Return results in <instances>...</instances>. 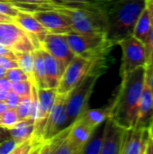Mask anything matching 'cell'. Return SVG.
Here are the masks:
<instances>
[{"label": "cell", "instance_id": "cell-1", "mask_svg": "<svg viewBox=\"0 0 153 154\" xmlns=\"http://www.w3.org/2000/svg\"><path fill=\"white\" fill-rule=\"evenodd\" d=\"M106 21V37L114 46L133 34L146 0H93Z\"/></svg>", "mask_w": 153, "mask_h": 154}, {"label": "cell", "instance_id": "cell-2", "mask_svg": "<svg viewBox=\"0 0 153 154\" xmlns=\"http://www.w3.org/2000/svg\"><path fill=\"white\" fill-rule=\"evenodd\" d=\"M146 67H139L122 79L117 94L110 104L109 117L124 129L134 127L143 90Z\"/></svg>", "mask_w": 153, "mask_h": 154}, {"label": "cell", "instance_id": "cell-3", "mask_svg": "<svg viewBox=\"0 0 153 154\" xmlns=\"http://www.w3.org/2000/svg\"><path fill=\"white\" fill-rule=\"evenodd\" d=\"M49 6L60 12L69 19L72 32L78 33L106 34V21L104 15L93 0L68 5L50 4Z\"/></svg>", "mask_w": 153, "mask_h": 154}, {"label": "cell", "instance_id": "cell-4", "mask_svg": "<svg viewBox=\"0 0 153 154\" xmlns=\"http://www.w3.org/2000/svg\"><path fill=\"white\" fill-rule=\"evenodd\" d=\"M107 68L98 67L91 70L66 97V114L70 125L88 108L89 99L97 79Z\"/></svg>", "mask_w": 153, "mask_h": 154}, {"label": "cell", "instance_id": "cell-5", "mask_svg": "<svg viewBox=\"0 0 153 154\" xmlns=\"http://www.w3.org/2000/svg\"><path fill=\"white\" fill-rule=\"evenodd\" d=\"M66 38L75 55L89 60L108 56L114 47L106 40L105 33H78L70 32L66 34Z\"/></svg>", "mask_w": 153, "mask_h": 154}, {"label": "cell", "instance_id": "cell-6", "mask_svg": "<svg viewBox=\"0 0 153 154\" xmlns=\"http://www.w3.org/2000/svg\"><path fill=\"white\" fill-rule=\"evenodd\" d=\"M98 67L107 68V56L89 60L75 55L61 75L57 94H69L91 70Z\"/></svg>", "mask_w": 153, "mask_h": 154}, {"label": "cell", "instance_id": "cell-7", "mask_svg": "<svg viewBox=\"0 0 153 154\" xmlns=\"http://www.w3.org/2000/svg\"><path fill=\"white\" fill-rule=\"evenodd\" d=\"M117 45L121 46L123 51L119 71L121 79L139 67H146L147 55L143 42L136 39L133 35H130L119 42Z\"/></svg>", "mask_w": 153, "mask_h": 154}, {"label": "cell", "instance_id": "cell-8", "mask_svg": "<svg viewBox=\"0 0 153 154\" xmlns=\"http://www.w3.org/2000/svg\"><path fill=\"white\" fill-rule=\"evenodd\" d=\"M0 44L14 52H32L39 48L33 39L14 22L0 23Z\"/></svg>", "mask_w": 153, "mask_h": 154}, {"label": "cell", "instance_id": "cell-9", "mask_svg": "<svg viewBox=\"0 0 153 154\" xmlns=\"http://www.w3.org/2000/svg\"><path fill=\"white\" fill-rule=\"evenodd\" d=\"M41 48L55 58L60 64L62 73L75 57V53L71 51L68 43L66 34L49 32L41 42Z\"/></svg>", "mask_w": 153, "mask_h": 154}, {"label": "cell", "instance_id": "cell-10", "mask_svg": "<svg viewBox=\"0 0 153 154\" xmlns=\"http://www.w3.org/2000/svg\"><path fill=\"white\" fill-rule=\"evenodd\" d=\"M66 97L67 95L64 94H57L43 129V142L50 139L55 134H59L60 131L69 126L66 114Z\"/></svg>", "mask_w": 153, "mask_h": 154}, {"label": "cell", "instance_id": "cell-11", "mask_svg": "<svg viewBox=\"0 0 153 154\" xmlns=\"http://www.w3.org/2000/svg\"><path fill=\"white\" fill-rule=\"evenodd\" d=\"M30 13L50 33L67 34L72 32L69 19L63 14L50 6L46 9H40Z\"/></svg>", "mask_w": 153, "mask_h": 154}, {"label": "cell", "instance_id": "cell-12", "mask_svg": "<svg viewBox=\"0 0 153 154\" xmlns=\"http://www.w3.org/2000/svg\"><path fill=\"white\" fill-rule=\"evenodd\" d=\"M148 127H132L124 129L119 154H145L149 138Z\"/></svg>", "mask_w": 153, "mask_h": 154}, {"label": "cell", "instance_id": "cell-13", "mask_svg": "<svg viewBox=\"0 0 153 154\" xmlns=\"http://www.w3.org/2000/svg\"><path fill=\"white\" fill-rule=\"evenodd\" d=\"M14 22L28 33L41 48V42L44 40L49 32L41 25V23L32 14V13L19 9L17 14L14 17Z\"/></svg>", "mask_w": 153, "mask_h": 154}, {"label": "cell", "instance_id": "cell-14", "mask_svg": "<svg viewBox=\"0 0 153 154\" xmlns=\"http://www.w3.org/2000/svg\"><path fill=\"white\" fill-rule=\"evenodd\" d=\"M70 125L55 134L50 139L43 142L39 149L41 154H78L75 147L69 140Z\"/></svg>", "mask_w": 153, "mask_h": 154}, {"label": "cell", "instance_id": "cell-15", "mask_svg": "<svg viewBox=\"0 0 153 154\" xmlns=\"http://www.w3.org/2000/svg\"><path fill=\"white\" fill-rule=\"evenodd\" d=\"M124 128L108 117L104 124L103 144L100 154H119Z\"/></svg>", "mask_w": 153, "mask_h": 154}, {"label": "cell", "instance_id": "cell-16", "mask_svg": "<svg viewBox=\"0 0 153 154\" xmlns=\"http://www.w3.org/2000/svg\"><path fill=\"white\" fill-rule=\"evenodd\" d=\"M94 128L88 125L81 117H78L71 125L69 137L77 153L81 154L84 146L94 132Z\"/></svg>", "mask_w": 153, "mask_h": 154}, {"label": "cell", "instance_id": "cell-17", "mask_svg": "<svg viewBox=\"0 0 153 154\" xmlns=\"http://www.w3.org/2000/svg\"><path fill=\"white\" fill-rule=\"evenodd\" d=\"M153 117V96L148 83L144 82L143 90L139 102L136 127L145 126L148 127Z\"/></svg>", "mask_w": 153, "mask_h": 154}, {"label": "cell", "instance_id": "cell-18", "mask_svg": "<svg viewBox=\"0 0 153 154\" xmlns=\"http://www.w3.org/2000/svg\"><path fill=\"white\" fill-rule=\"evenodd\" d=\"M42 55L44 60V69H45V76L48 88H55L57 89L60 79L62 75V71L60 69L59 62L47 51L42 50Z\"/></svg>", "mask_w": 153, "mask_h": 154}, {"label": "cell", "instance_id": "cell-19", "mask_svg": "<svg viewBox=\"0 0 153 154\" xmlns=\"http://www.w3.org/2000/svg\"><path fill=\"white\" fill-rule=\"evenodd\" d=\"M33 55V80L37 88H48L44 69V60L42 49L36 48L32 51Z\"/></svg>", "mask_w": 153, "mask_h": 154}, {"label": "cell", "instance_id": "cell-20", "mask_svg": "<svg viewBox=\"0 0 153 154\" xmlns=\"http://www.w3.org/2000/svg\"><path fill=\"white\" fill-rule=\"evenodd\" d=\"M110 107H111V105L109 104L100 108H96V109L87 108L78 117H81L88 125L96 129L97 126L105 123V121L109 117Z\"/></svg>", "mask_w": 153, "mask_h": 154}, {"label": "cell", "instance_id": "cell-21", "mask_svg": "<svg viewBox=\"0 0 153 154\" xmlns=\"http://www.w3.org/2000/svg\"><path fill=\"white\" fill-rule=\"evenodd\" d=\"M34 130V121L32 119L20 120L13 127L9 128L12 138L17 143H23L24 141L30 140Z\"/></svg>", "mask_w": 153, "mask_h": 154}, {"label": "cell", "instance_id": "cell-22", "mask_svg": "<svg viewBox=\"0 0 153 154\" xmlns=\"http://www.w3.org/2000/svg\"><path fill=\"white\" fill-rule=\"evenodd\" d=\"M151 28H152V24L150 19L148 10L146 9V6H145L144 10L139 16L134 25L132 35H133L136 39H138L142 42L145 43L151 31Z\"/></svg>", "mask_w": 153, "mask_h": 154}, {"label": "cell", "instance_id": "cell-23", "mask_svg": "<svg viewBox=\"0 0 153 154\" xmlns=\"http://www.w3.org/2000/svg\"><path fill=\"white\" fill-rule=\"evenodd\" d=\"M104 124L97 126L84 146L81 154H100L103 144Z\"/></svg>", "mask_w": 153, "mask_h": 154}, {"label": "cell", "instance_id": "cell-24", "mask_svg": "<svg viewBox=\"0 0 153 154\" xmlns=\"http://www.w3.org/2000/svg\"><path fill=\"white\" fill-rule=\"evenodd\" d=\"M15 60L18 68L23 70L30 78V81L34 84L33 80V55L32 52H14Z\"/></svg>", "mask_w": 153, "mask_h": 154}, {"label": "cell", "instance_id": "cell-25", "mask_svg": "<svg viewBox=\"0 0 153 154\" xmlns=\"http://www.w3.org/2000/svg\"><path fill=\"white\" fill-rule=\"evenodd\" d=\"M20 121L18 115L16 113L15 109L8 108L6 111H5L1 116H0V124L1 126L6 127V128H11L14 125H16Z\"/></svg>", "mask_w": 153, "mask_h": 154}, {"label": "cell", "instance_id": "cell-26", "mask_svg": "<svg viewBox=\"0 0 153 154\" xmlns=\"http://www.w3.org/2000/svg\"><path fill=\"white\" fill-rule=\"evenodd\" d=\"M14 5H15L18 9L23 5L27 6H34V11L40 9H46L49 6L50 0H8ZM33 12V11H32Z\"/></svg>", "mask_w": 153, "mask_h": 154}, {"label": "cell", "instance_id": "cell-27", "mask_svg": "<svg viewBox=\"0 0 153 154\" xmlns=\"http://www.w3.org/2000/svg\"><path fill=\"white\" fill-rule=\"evenodd\" d=\"M30 108H31V97H23L20 98V101L15 108L16 113L20 120L28 119L30 116Z\"/></svg>", "mask_w": 153, "mask_h": 154}, {"label": "cell", "instance_id": "cell-28", "mask_svg": "<svg viewBox=\"0 0 153 154\" xmlns=\"http://www.w3.org/2000/svg\"><path fill=\"white\" fill-rule=\"evenodd\" d=\"M32 82L30 80L20 81L11 84V90L16 93L19 97H28L31 94Z\"/></svg>", "mask_w": 153, "mask_h": 154}, {"label": "cell", "instance_id": "cell-29", "mask_svg": "<svg viewBox=\"0 0 153 154\" xmlns=\"http://www.w3.org/2000/svg\"><path fill=\"white\" fill-rule=\"evenodd\" d=\"M5 77L8 79V80L11 83H16L20 81H24V80H30L29 76L22 70L20 68H14L6 70Z\"/></svg>", "mask_w": 153, "mask_h": 154}, {"label": "cell", "instance_id": "cell-30", "mask_svg": "<svg viewBox=\"0 0 153 154\" xmlns=\"http://www.w3.org/2000/svg\"><path fill=\"white\" fill-rule=\"evenodd\" d=\"M145 49H146V55H147V61H146V68L153 65V27L149 34V37L146 41Z\"/></svg>", "mask_w": 153, "mask_h": 154}, {"label": "cell", "instance_id": "cell-31", "mask_svg": "<svg viewBox=\"0 0 153 154\" xmlns=\"http://www.w3.org/2000/svg\"><path fill=\"white\" fill-rule=\"evenodd\" d=\"M18 11H19V9L15 5H14L12 3L5 2V1H0V14H6V15L14 18L17 14Z\"/></svg>", "mask_w": 153, "mask_h": 154}, {"label": "cell", "instance_id": "cell-32", "mask_svg": "<svg viewBox=\"0 0 153 154\" xmlns=\"http://www.w3.org/2000/svg\"><path fill=\"white\" fill-rule=\"evenodd\" d=\"M32 151H33V145L30 139L18 143L15 149L13 151L12 154H29L32 153Z\"/></svg>", "mask_w": 153, "mask_h": 154}, {"label": "cell", "instance_id": "cell-33", "mask_svg": "<svg viewBox=\"0 0 153 154\" xmlns=\"http://www.w3.org/2000/svg\"><path fill=\"white\" fill-rule=\"evenodd\" d=\"M18 143L12 138L0 144V154H12Z\"/></svg>", "mask_w": 153, "mask_h": 154}, {"label": "cell", "instance_id": "cell-34", "mask_svg": "<svg viewBox=\"0 0 153 154\" xmlns=\"http://www.w3.org/2000/svg\"><path fill=\"white\" fill-rule=\"evenodd\" d=\"M21 97H19L16 93H14V91H12L11 89L8 91L6 99H5V104L7 105L8 108H12V109H15L19 101H20Z\"/></svg>", "mask_w": 153, "mask_h": 154}, {"label": "cell", "instance_id": "cell-35", "mask_svg": "<svg viewBox=\"0 0 153 154\" xmlns=\"http://www.w3.org/2000/svg\"><path fill=\"white\" fill-rule=\"evenodd\" d=\"M0 67L5 69H10L14 68H18L17 62L15 60L9 59L7 57L0 56Z\"/></svg>", "mask_w": 153, "mask_h": 154}, {"label": "cell", "instance_id": "cell-36", "mask_svg": "<svg viewBox=\"0 0 153 154\" xmlns=\"http://www.w3.org/2000/svg\"><path fill=\"white\" fill-rule=\"evenodd\" d=\"M90 0H50V4L56 5H76L79 3H85Z\"/></svg>", "mask_w": 153, "mask_h": 154}, {"label": "cell", "instance_id": "cell-37", "mask_svg": "<svg viewBox=\"0 0 153 154\" xmlns=\"http://www.w3.org/2000/svg\"><path fill=\"white\" fill-rule=\"evenodd\" d=\"M145 80L148 83L151 91L153 96V65L146 68V76H145Z\"/></svg>", "mask_w": 153, "mask_h": 154}, {"label": "cell", "instance_id": "cell-38", "mask_svg": "<svg viewBox=\"0 0 153 154\" xmlns=\"http://www.w3.org/2000/svg\"><path fill=\"white\" fill-rule=\"evenodd\" d=\"M0 56H4V57H7L12 60H15L14 51L4 45H1V44H0Z\"/></svg>", "mask_w": 153, "mask_h": 154}, {"label": "cell", "instance_id": "cell-39", "mask_svg": "<svg viewBox=\"0 0 153 154\" xmlns=\"http://www.w3.org/2000/svg\"><path fill=\"white\" fill-rule=\"evenodd\" d=\"M10 139H12V136H11L9 129L6 127L0 126V144Z\"/></svg>", "mask_w": 153, "mask_h": 154}, {"label": "cell", "instance_id": "cell-40", "mask_svg": "<svg viewBox=\"0 0 153 154\" xmlns=\"http://www.w3.org/2000/svg\"><path fill=\"white\" fill-rule=\"evenodd\" d=\"M11 84L12 83L8 80V79L5 76L0 79V88L1 89L9 91L11 89Z\"/></svg>", "mask_w": 153, "mask_h": 154}, {"label": "cell", "instance_id": "cell-41", "mask_svg": "<svg viewBox=\"0 0 153 154\" xmlns=\"http://www.w3.org/2000/svg\"><path fill=\"white\" fill-rule=\"evenodd\" d=\"M146 9L148 10L150 19L153 27V0H146Z\"/></svg>", "mask_w": 153, "mask_h": 154}, {"label": "cell", "instance_id": "cell-42", "mask_svg": "<svg viewBox=\"0 0 153 154\" xmlns=\"http://www.w3.org/2000/svg\"><path fill=\"white\" fill-rule=\"evenodd\" d=\"M145 154H153V137H151V135L149 136L147 141Z\"/></svg>", "mask_w": 153, "mask_h": 154}, {"label": "cell", "instance_id": "cell-43", "mask_svg": "<svg viewBox=\"0 0 153 154\" xmlns=\"http://www.w3.org/2000/svg\"><path fill=\"white\" fill-rule=\"evenodd\" d=\"M3 22H14V18L6 14H0V23H3Z\"/></svg>", "mask_w": 153, "mask_h": 154}, {"label": "cell", "instance_id": "cell-44", "mask_svg": "<svg viewBox=\"0 0 153 154\" xmlns=\"http://www.w3.org/2000/svg\"><path fill=\"white\" fill-rule=\"evenodd\" d=\"M7 94H8L7 90H4L0 88V101H5Z\"/></svg>", "mask_w": 153, "mask_h": 154}, {"label": "cell", "instance_id": "cell-45", "mask_svg": "<svg viewBox=\"0 0 153 154\" xmlns=\"http://www.w3.org/2000/svg\"><path fill=\"white\" fill-rule=\"evenodd\" d=\"M8 109V106H7V105L5 104V101H0V116L5 112V111H6Z\"/></svg>", "mask_w": 153, "mask_h": 154}, {"label": "cell", "instance_id": "cell-46", "mask_svg": "<svg viewBox=\"0 0 153 154\" xmlns=\"http://www.w3.org/2000/svg\"><path fill=\"white\" fill-rule=\"evenodd\" d=\"M148 131H149V134L151 137H153V117L151 118V122H150V124L148 125Z\"/></svg>", "mask_w": 153, "mask_h": 154}, {"label": "cell", "instance_id": "cell-47", "mask_svg": "<svg viewBox=\"0 0 153 154\" xmlns=\"http://www.w3.org/2000/svg\"><path fill=\"white\" fill-rule=\"evenodd\" d=\"M6 70H7V69H4V68H2V67H0V79L5 76V73H6Z\"/></svg>", "mask_w": 153, "mask_h": 154}, {"label": "cell", "instance_id": "cell-48", "mask_svg": "<svg viewBox=\"0 0 153 154\" xmlns=\"http://www.w3.org/2000/svg\"><path fill=\"white\" fill-rule=\"evenodd\" d=\"M0 1H5V2H9L8 0H0Z\"/></svg>", "mask_w": 153, "mask_h": 154}, {"label": "cell", "instance_id": "cell-49", "mask_svg": "<svg viewBox=\"0 0 153 154\" xmlns=\"http://www.w3.org/2000/svg\"><path fill=\"white\" fill-rule=\"evenodd\" d=\"M0 126H1V124H0Z\"/></svg>", "mask_w": 153, "mask_h": 154}]
</instances>
